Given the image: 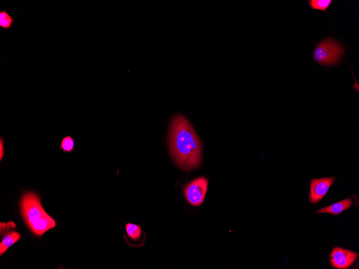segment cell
I'll return each mask as SVG.
<instances>
[{"label": "cell", "mask_w": 359, "mask_h": 269, "mask_svg": "<svg viewBox=\"0 0 359 269\" xmlns=\"http://www.w3.org/2000/svg\"><path fill=\"white\" fill-rule=\"evenodd\" d=\"M21 214L31 232L36 236L43 235L56 227V221L44 210L40 196L33 192L23 193L20 201Z\"/></svg>", "instance_id": "obj_2"}, {"label": "cell", "mask_w": 359, "mask_h": 269, "mask_svg": "<svg viewBox=\"0 0 359 269\" xmlns=\"http://www.w3.org/2000/svg\"><path fill=\"white\" fill-rule=\"evenodd\" d=\"M170 154L184 170L199 167L202 161V145L193 126L181 115L171 120L168 133Z\"/></svg>", "instance_id": "obj_1"}, {"label": "cell", "mask_w": 359, "mask_h": 269, "mask_svg": "<svg viewBox=\"0 0 359 269\" xmlns=\"http://www.w3.org/2000/svg\"><path fill=\"white\" fill-rule=\"evenodd\" d=\"M21 235L17 232L12 231L5 234L0 244V255L2 256L8 249L21 239Z\"/></svg>", "instance_id": "obj_8"}, {"label": "cell", "mask_w": 359, "mask_h": 269, "mask_svg": "<svg viewBox=\"0 0 359 269\" xmlns=\"http://www.w3.org/2000/svg\"><path fill=\"white\" fill-rule=\"evenodd\" d=\"M15 20L6 10L0 11V28L9 30L12 27Z\"/></svg>", "instance_id": "obj_10"}, {"label": "cell", "mask_w": 359, "mask_h": 269, "mask_svg": "<svg viewBox=\"0 0 359 269\" xmlns=\"http://www.w3.org/2000/svg\"><path fill=\"white\" fill-rule=\"evenodd\" d=\"M126 231L130 238L134 241L138 240L142 233L141 227L133 224L126 225Z\"/></svg>", "instance_id": "obj_12"}, {"label": "cell", "mask_w": 359, "mask_h": 269, "mask_svg": "<svg viewBox=\"0 0 359 269\" xmlns=\"http://www.w3.org/2000/svg\"><path fill=\"white\" fill-rule=\"evenodd\" d=\"M357 253L339 247H334L330 255L331 266L335 268L346 269L352 266L356 260Z\"/></svg>", "instance_id": "obj_6"}, {"label": "cell", "mask_w": 359, "mask_h": 269, "mask_svg": "<svg viewBox=\"0 0 359 269\" xmlns=\"http://www.w3.org/2000/svg\"><path fill=\"white\" fill-rule=\"evenodd\" d=\"M345 49L332 37L319 42L313 53L315 61L323 67L338 65L344 56Z\"/></svg>", "instance_id": "obj_3"}, {"label": "cell", "mask_w": 359, "mask_h": 269, "mask_svg": "<svg viewBox=\"0 0 359 269\" xmlns=\"http://www.w3.org/2000/svg\"><path fill=\"white\" fill-rule=\"evenodd\" d=\"M335 177L314 178L310 181L309 200L311 203L316 204L325 196L331 186L334 183Z\"/></svg>", "instance_id": "obj_5"}, {"label": "cell", "mask_w": 359, "mask_h": 269, "mask_svg": "<svg viewBox=\"0 0 359 269\" xmlns=\"http://www.w3.org/2000/svg\"><path fill=\"white\" fill-rule=\"evenodd\" d=\"M208 181L204 177L195 179L187 185L184 191L187 201L195 207L204 202L207 192Z\"/></svg>", "instance_id": "obj_4"}, {"label": "cell", "mask_w": 359, "mask_h": 269, "mask_svg": "<svg viewBox=\"0 0 359 269\" xmlns=\"http://www.w3.org/2000/svg\"><path fill=\"white\" fill-rule=\"evenodd\" d=\"M5 156L4 138H0V160L2 161Z\"/></svg>", "instance_id": "obj_13"}, {"label": "cell", "mask_w": 359, "mask_h": 269, "mask_svg": "<svg viewBox=\"0 0 359 269\" xmlns=\"http://www.w3.org/2000/svg\"><path fill=\"white\" fill-rule=\"evenodd\" d=\"M332 2V0H309L308 1L311 10L322 11L326 13Z\"/></svg>", "instance_id": "obj_9"}, {"label": "cell", "mask_w": 359, "mask_h": 269, "mask_svg": "<svg viewBox=\"0 0 359 269\" xmlns=\"http://www.w3.org/2000/svg\"><path fill=\"white\" fill-rule=\"evenodd\" d=\"M353 205L352 199H347L336 203L333 204L329 207L321 209L317 211V213H330L334 216H337L340 213L349 209Z\"/></svg>", "instance_id": "obj_7"}, {"label": "cell", "mask_w": 359, "mask_h": 269, "mask_svg": "<svg viewBox=\"0 0 359 269\" xmlns=\"http://www.w3.org/2000/svg\"><path fill=\"white\" fill-rule=\"evenodd\" d=\"M75 146V141L72 136L65 137L62 139L59 148L65 153H71L73 151Z\"/></svg>", "instance_id": "obj_11"}]
</instances>
